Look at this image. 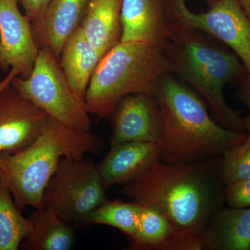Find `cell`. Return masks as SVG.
<instances>
[{"label": "cell", "mask_w": 250, "mask_h": 250, "mask_svg": "<svg viewBox=\"0 0 250 250\" xmlns=\"http://www.w3.org/2000/svg\"><path fill=\"white\" fill-rule=\"evenodd\" d=\"M167 0H123L121 42H142L164 48L169 37Z\"/></svg>", "instance_id": "cell-12"}, {"label": "cell", "mask_w": 250, "mask_h": 250, "mask_svg": "<svg viewBox=\"0 0 250 250\" xmlns=\"http://www.w3.org/2000/svg\"><path fill=\"white\" fill-rule=\"evenodd\" d=\"M102 59L81 27L62 46L59 65L72 89L84 101L90 80Z\"/></svg>", "instance_id": "cell-16"}, {"label": "cell", "mask_w": 250, "mask_h": 250, "mask_svg": "<svg viewBox=\"0 0 250 250\" xmlns=\"http://www.w3.org/2000/svg\"><path fill=\"white\" fill-rule=\"evenodd\" d=\"M11 85L49 118L78 129L91 128L84 100L69 84L59 59L49 49L41 48L30 75L16 77Z\"/></svg>", "instance_id": "cell-6"}, {"label": "cell", "mask_w": 250, "mask_h": 250, "mask_svg": "<svg viewBox=\"0 0 250 250\" xmlns=\"http://www.w3.org/2000/svg\"><path fill=\"white\" fill-rule=\"evenodd\" d=\"M123 0H89L80 27L102 57L121 41Z\"/></svg>", "instance_id": "cell-17"}, {"label": "cell", "mask_w": 250, "mask_h": 250, "mask_svg": "<svg viewBox=\"0 0 250 250\" xmlns=\"http://www.w3.org/2000/svg\"><path fill=\"white\" fill-rule=\"evenodd\" d=\"M18 76H19V72L18 70L15 68L10 69L7 75L2 80L0 81V93L10 86L12 83L13 80Z\"/></svg>", "instance_id": "cell-26"}, {"label": "cell", "mask_w": 250, "mask_h": 250, "mask_svg": "<svg viewBox=\"0 0 250 250\" xmlns=\"http://www.w3.org/2000/svg\"><path fill=\"white\" fill-rule=\"evenodd\" d=\"M48 116L12 85L0 93V156L24 150L42 134Z\"/></svg>", "instance_id": "cell-9"}, {"label": "cell", "mask_w": 250, "mask_h": 250, "mask_svg": "<svg viewBox=\"0 0 250 250\" xmlns=\"http://www.w3.org/2000/svg\"><path fill=\"white\" fill-rule=\"evenodd\" d=\"M201 250H250V207L219 209L208 223Z\"/></svg>", "instance_id": "cell-15"}, {"label": "cell", "mask_w": 250, "mask_h": 250, "mask_svg": "<svg viewBox=\"0 0 250 250\" xmlns=\"http://www.w3.org/2000/svg\"><path fill=\"white\" fill-rule=\"evenodd\" d=\"M163 48L171 72L189 83L205 99L214 120L229 130L245 131L243 118L225 100L229 83H241L248 72L232 50L208 34L196 29L169 26Z\"/></svg>", "instance_id": "cell-3"}, {"label": "cell", "mask_w": 250, "mask_h": 250, "mask_svg": "<svg viewBox=\"0 0 250 250\" xmlns=\"http://www.w3.org/2000/svg\"><path fill=\"white\" fill-rule=\"evenodd\" d=\"M220 174L226 184L250 179V134L221 157Z\"/></svg>", "instance_id": "cell-22"}, {"label": "cell", "mask_w": 250, "mask_h": 250, "mask_svg": "<svg viewBox=\"0 0 250 250\" xmlns=\"http://www.w3.org/2000/svg\"><path fill=\"white\" fill-rule=\"evenodd\" d=\"M106 190L93 161L62 158L44 191L42 208L71 224L85 225L90 213L107 201Z\"/></svg>", "instance_id": "cell-7"}, {"label": "cell", "mask_w": 250, "mask_h": 250, "mask_svg": "<svg viewBox=\"0 0 250 250\" xmlns=\"http://www.w3.org/2000/svg\"><path fill=\"white\" fill-rule=\"evenodd\" d=\"M111 146L130 141L156 143L161 129V114L154 94L134 93L124 97L111 117Z\"/></svg>", "instance_id": "cell-11"}, {"label": "cell", "mask_w": 250, "mask_h": 250, "mask_svg": "<svg viewBox=\"0 0 250 250\" xmlns=\"http://www.w3.org/2000/svg\"><path fill=\"white\" fill-rule=\"evenodd\" d=\"M241 98L248 108V115L243 118L245 130L248 134H250V74L241 82Z\"/></svg>", "instance_id": "cell-25"}, {"label": "cell", "mask_w": 250, "mask_h": 250, "mask_svg": "<svg viewBox=\"0 0 250 250\" xmlns=\"http://www.w3.org/2000/svg\"><path fill=\"white\" fill-rule=\"evenodd\" d=\"M141 209V205L134 202L107 200L90 213L85 225L112 227L131 239L137 230Z\"/></svg>", "instance_id": "cell-21"}, {"label": "cell", "mask_w": 250, "mask_h": 250, "mask_svg": "<svg viewBox=\"0 0 250 250\" xmlns=\"http://www.w3.org/2000/svg\"><path fill=\"white\" fill-rule=\"evenodd\" d=\"M170 72L163 49L142 42H120L105 54L85 97L90 114L111 119L118 103L134 93L154 94L161 76Z\"/></svg>", "instance_id": "cell-4"}, {"label": "cell", "mask_w": 250, "mask_h": 250, "mask_svg": "<svg viewBox=\"0 0 250 250\" xmlns=\"http://www.w3.org/2000/svg\"><path fill=\"white\" fill-rule=\"evenodd\" d=\"M141 206L139 225L130 240L134 250H187L173 225L159 210Z\"/></svg>", "instance_id": "cell-19"}, {"label": "cell", "mask_w": 250, "mask_h": 250, "mask_svg": "<svg viewBox=\"0 0 250 250\" xmlns=\"http://www.w3.org/2000/svg\"><path fill=\"white\" fill-rule=\"evenodd\" d=\"M78 130L47 118L42 134L24 150L0 156V166L9 177V188L20 210L42 208V197L62 158L78 159L82 154Z\"/></svg>", "instance_id": "cell-5"}, {"label": "cell", "mask_w": 250, "mask_h": 250, "mask_svg": "<svg viewBox=\"0 0 250 250\" xmlns=\"http://www.w3.org/2000/svg\"><path fill=\"white\" fill-rule=\"evenodd\" d=\"M238 1L250 20V0H238Z\"/></svg>", "instance_id": "cell-27"}, {"label": "cell", "mask_w": 250, "mask_h": 250, "mask_svg": "<svg viewBox=\"0 0 250 250\" xmlns=\"http://www.w3.org/2000/svg\"><path fill=\"white\" fill-rule=\"evenodd\" d=\"M187 0H167L169 26L201 31L220 41L238 56L250 74V20L238 0H207V12H192Z\"/></svg>", "instance_id": "cell-8"}, {"label": "cell", "mask_w": 250, "mask_h": 250, "mask_svg": "<svg viewBox=\"0 0 250 250\" xmlns=\"http://www.w3.org/2000/svg\"><path fill=\"white\" fill-rule=\"evenodd\" d=\"M19 0H0V68H15L25 78L32 71L40 47L30 20L20 11Z\"/></svg>", "instance_id": "cell-10"}, {"label": "cell", "mask_w": 250, "mask_h": 250, "mask_svg": "<svg viewBox=\"0 0 250 250\" xmlns=\"http://www.w3.org/2000/svg\"><path fill=\"white\" fill-rule=\"evenodd\" d=\"M50 0H19L24 14L30 20L32 25L37 24L45 14Z\"/></svg>", "instance_id": "cell-24"}, {"label": "cell", "mask_w": 250, "mask_h": 250, "mask_svg": "<svg viewBox=\"0 0 250 250\" xmlns=\"http://www.w3.org/2000/svg\"><path fill=\"white\" fill-rule=\"evenodd\" d=\"M30 229L21 243L24 250H69L75 243L71 223L49 208L35 209L29 216Z\"/></svg>", "instance_id": "cell-18"}, {"label": "cell", "mask_w": 250, "mask_h": 250, "mask_svg": "<svg viewBox=\"0 0 250 250\" xmlns=\"http://www.w3.org/2000/svg\"><path fill=\"white\" fill-rule=\"evenodd\" d=\"M89 0H50L39 22L32 25L40 48L45 47L57 59L62 46L82 24Z\"/></svg>", "instance_id": "cell-14"}, {"label": "cell", "mask_w": 250, "mask_h": 250, "mask_svg": "<svg viewBox=\"0 0 250 250\" xmlns=\"http://www.w3.org/2000/svg\"><path fill=\"white\" fill-rule=\"evenodd\" d=\"M161 114L156 145L161 162H202L222 157L248 134L229 130L212 119L202 99L171 72L161 76L154 92Z\"/></svg>", "instance_id": "cell-2"}, {"label": "cell", "mask_w": 250, "mask_h": 250, "mask_svg": "<svg viewBox=\"0 0 250 250\" xmlns=\"http://www.w3.org/2000/svg\"><path fill=\"white\" fill-rule=\"evenodd\" d=\"M225 200L233 208L250 207V179L226 184Z\"/></svg>", "instance_id": "cell-23"}, {"label": "cell", "mask_w": 250, "mask_h": 250, "mask_svg": "<svg viewBox=\"0 0 250 250\" xmlns=\"http://www.w3.org/2000/svg\"><path fill=\"white\" fill-rule=\"evenodd\" d=\"M1 173H2V171H1V166H0V177H1Z\"/></svg>", "instance_id": "cell-28"}, {"label": "cell", "mask_w": 250, "mask_h": 250, "mask_svg": "<svg viewBox=\"0 0 250 250\" xmlns=\"http://www.w3.org/2000/svg\"><path fill=\"white\" fill-rule=\"evenodd\" d=\"M220 161L221 157L179 164L158 161L124 184L122 192L166 217L187 250H201L210 219L226 203Z\"/></svg>", "instance_id": "cell-1"}, {"label": "cell", "mask_w": 250, "mask_h": 250, "mask_svg": "<svg viewBox=\"0 0 250 250\" xmlns=\"http://www.w3.org/2000/svg\"><path fill=\"white\" fill-rule=\"evenodd\" d=\"M158 161H161L156 143L130 141L111 146L97 167L107 189L134 180Z\"/></svg>", "instance_id": "cell-13"}, {"label": "cell", "mask_w": 250, "mask_h": 250, "mask_svg": "<svg viewBox=\"0 0 250 250\" xmlns=\"http://www.w3.org/2000/svg\"><path fill=\"white\" fill-rule=\"evenodd\" d=\"M0 177V250H18L30 229L29 218L15 204L4 171Z\"/></svg>", "instance_id": "cell-20"}]
</instances>
